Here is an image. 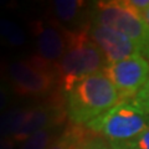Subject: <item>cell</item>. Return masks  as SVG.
I'll return each mask as SVG.
<instances>
[{
    "label": "cell",
    "instance_id": "obj_12",
    "mask_svg": "<svg viewBox=\"0 0 149 149\" xmlns=\"http://www.w3.org/2000/svg\"><path fill=\"white\" fill-rule=\"evenodd\" d=\"M62 132L63 130H61V127H52L39 130L30 136L25 142H22L19 149H49Z\"/></svg>",
    "mask_w": 149,
    "mask_h": 149
},
{
    "label": "cell",
    "instance_id": "obj_7",
    "mask_svg": "<svg viewBox=\"0 0 149 149\" xmlns=\"http://www.w3.org/2000/svg\"><path fill=\"white\" fill-rule=\"evenodd\" d=\"M87 34L101 49L108 63L123 61L133 56H144L143 50L132 39L111 27L91 24Z\"/></svg>",
    "mask_w": 149,
    "mask_h": 149
},
{
    "label": "cell",
    "instance_id": "obj_20",
    "mask_svg": "<svg viewBox=\"0 0 149 149\" xmlns=\"http://www.w3.org/2000/svg\"><path fill=\"white\" fill-rule=\"evenodd\" d=\"M142 19H143L144 22H146V24L148 25V27H149V8L144 13H142Z\"/></svg>",
    "mask_w": 149,
    "mask_h": 149
},
{
    "label": "cell",
    "instance_id": "obj_11",
    "mask_svg": "<svg viewBox=\"0 0 149 149\" xmlns=\"http://www.w3.org/2000/svg\"><path fill=\"white\" fill-rule=\"evenodd\" d=\"M29 106H14L0 114V137L14 138L26 117Z\"/></svg>",
    "mask_w": 149,
    "mask_h": 149
},
{
    "label": "cell",
    "instance_id": "obj_6",
    "mask_svg": "<svg viewBox=\"0 0 149 149\" xmlns=\"http://www.w3.org/2000/svg\"><path fill=\"white\" fill-rule=\"evenodd\" d=\"M103 72L118 91L120 101H132L149 80V60L142 55L133 56L108 63Z\"/></svg>",
    "mask_w": 149,
    "mask_h": 149
},
{
    "label": "cell",
    "instance_id": "obj_3",
    "mask_svg": "<svg viewBox=\"0 0 149 149\" xmlns=\"http://www.w3.org/2000/svg\"><path fill=\"white\" fill-rule=\"evenodd\" d=\"M86 127L114 146H123L149 128V114L133 101H120Z\"/></svg>",
    "mask_w": 149,
    "mask_h": 149
},
{
    "label": "cell",
    "instance_id": "obj_9",
    "mask_svg": "<svg viewBox=\"0 0 149 149\" xmlns=\"http://www.w3.org/2000/svg\"><path fill=\"white\" fill-rule=\"evenodd\" d=\"M54 21L70 32L87 31L91 25V5L81 0H56L52 3Z\"/></svg>",
    "mask_w": 149,
    "mask_h": 149
},
{
    "label": "cell",
    "instance_id": "obj_10",
    "mask_svg": "<svg viewBox=\"0 0 149 149\" xmlns=\"http://www.w3.org/2000/svg\"><path fill=\"white\" fill-rule=\"evenodd\" d=\"M93 136H96V133L90 130L86 125L71 123L63 129V132L49 149H78Z\"/></svg>",
    "mask_w": 149,
    "mask_h": 149
},
{
    "label": "cell",
    "instance_id": "obj_18",
    "mask_svg": "<svg viewBox=\"0 0 149 149\" xmlns=\"http://www.w3.org/2000/svg\"><path fill=\"white\" fill-rule=\"evenodd\" d=\"M128 5L132 6L134 10H137L142 15V13H144L149 8V0H127Z\"/></svg>",
    "mask_w": 149,
    "mask_h": 149
},
{
    "label": "cell",
    "instance_id": "obj_13",
    "mask_svg": "<svg viewBox=\"0 0 149 149\" xmlns=\"http://www.w3.org/2000/svg\"><path fill=\"white\" fill-rule=\"evenodd\" d=\"M0 39L9 46H22L25 44V32L17 24L9 19L0 17Z\"/></svg>",
    "mask_w": 149,
    "mask_h": 149
},
{
    "label": "cell",
    "instance_id": "obj_19",
    "mask_svg": "<svg viewBox=\"0 0 149 149\" xmlns=\"http://www.w3.org/2000/svg\"><path fill=\"white\" fill-rule=\"evenodd\" d=\"M16 142L11 138H5V137H0V149H15Z\"/></svg>",
    "mask_w": 149,
    "mask_h": 149
},
{
    "label": "cell",
    "instance_id": "obj_4",
    "mask_svg": "<svg viewBox=\"0 0 149 149\" xmlns=\"http://www.w3.org/2000/svg\"><path fill=\"white\" fill-rule=\"evenodd\" d=\"M107 65L103 52L90 39L87 31H68L67 50L56 65L61 80V91L67 90L83 77L103 71Z\"/></svg>",
    "mask_w": 149,
    "mask_h": 149
},
{
    "label": "cell",
    "instance_id": "obj_2",
    "mask_svg": "<svg viewBox=\"0 0 149 149\" xmlns=\"http://www.w3.org/2000/svg\"><path fill=\"white\" fill-rule=\"evenodd\" d=\"M6 83L13 93L20 97H50L56 87L61 86L57 66L39 55L27 60L14 61L6 68Z\"/></svg>",
    "mask_w": 149,
    "mask_h": 149
},
{
    "label": "cell",
    "instance_id": "obj_5",
    "mask_svg": "<svg viewBox=\"0 0 149 149\" xmlns=\"http://www.w3.org/2000/svg\"><path fill=\"white\" fill-rule=\"evenodd\" d=\"M91 24L111 27L132 39L143 50L149 60V27L137 10L128 5L127 0L96 1L91 4Z\"/></svg>",
    "mask_w": 149,
    "mask_h": 149
},
{
    "label": "cell",
    "instance_id": "obj_16",
    "mask_svg": "<svg viewBox=\"0 0 149 149\" xmlns=\"http://www.w3.org/2000/svg\"><path fill=\"white\" fill-rule=\"evenodd\" d=\"M132 101L149 114V80L147 81V83L142 87V90L137 93V96Z\"/></svg>",
    "mask_w": 149,
    "mask_h": 149
},
{
    "label": "cell",
    "instance_id": "obj_15",
    "mask_svg": "<svg viewBox=\"0 0 149 149\" xmlns=\"http://www.w3.org/2000/svg\"><path fill=\"white\" fill-rule=\"evenodd\" d=\"M78 149H114L112 143L101 136H93L87 142H85Z\"/></svg>",
    "mask_w": 149,
    "mask_h": 149
},
{
    "label": "cell",
    "instance_id": "obj_1",
    "mask_svg": "<svg viewBox=\"0 0 149 149\" xmlns=\"http://www.w3.org/2000/svg\"><path fill=\"white\" fill-rule=\"evenodd\" d=\"M70 122L86 125L120 102L118 91L103 71L90 74L62 91Z\"/></svg>",
    "mask_w": 149,
    "mask_h": 149
},
{
    "label": "cell",
    "instance_id": "obj_14",
    "mask_svg": "<svg viewBox=\"0 0 149 149\" xmlns=\"http://www.w3.org/2000/svg\"><path fill=\"white\" fill-rule=\"evenodd\" d=\"M112 146L114 149H149V128L132 142L125 143L123 146H114V144Z\"/></svg>",
    "mask_w": 149,
    "mask_h": 149
},
{
    "label": "cell",
    "instance_id": "obj_8",
    "mask_svg": "<svg viewBox=\"0 0 149 149\" xmlns=\"http://www.w3.org/2000/svg\"><path fill=\"white\" fill-rule=\"evenodd\" d=\"M31 31L36 39L37 55L45 61L57 65L68 46V31L54 20L34 21Z\"/></svg>",
    "mask_w": 149,
    "mask_h": 149
},
{
    "label": "cell",
    "instance_id": "obj_17",
    "mask_svg": "<svg viewBox=\"0 0 149 149\" xmlns=\"http://www.w3.org/2000/svg\"><path fill=\"white\" fill-rule=\"evenodd\" d=\"M13 100V91L10 86L5 82H0V114L8 109Z\"/></svg>",
    "mask_w": 149,
    "mask_h": 149
}]
</instances>
